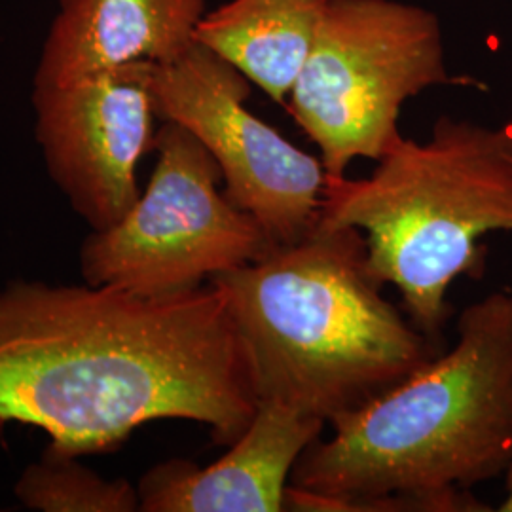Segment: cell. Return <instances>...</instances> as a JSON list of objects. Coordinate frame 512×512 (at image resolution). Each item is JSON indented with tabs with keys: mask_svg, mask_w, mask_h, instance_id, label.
Listing matches in <instances>:
<instances>
[{
	"mask_svg": "<svg viewBox=\"0 0 512 512\" xmlns=\"http://www.w3.org/2000/svg\"><path fill=\"white\" fill-rule=\"evenodd\" d=\"M255 389L215 283L175 296L110 285H0V421L50 435L73 456L118 450L145 423H202L232 446Z\"/></svg>",
	"mask_w": 512,
	"mask_h": 512,
	"instance_id": "1",
	"label": "cell"
},
{
	"mask_svg": "<svg viewBox=\"0 0 512 512\" xmlns=\"http://www.w3.org/2000/svg\"><path fill=\"white\" fill-rule=\"evenodd\" d=\"M294 465L287 511L363 512L385 495L488 512L471 494L512 463V291L458 317V342L332 425Z\"/></svg>",
	"mask_w": 512,
	"mask_h": 512,
	"instance_id": "2",
	"label": "cell"
},
{
	"mask_svg": "<svg viewBox=\"0 0 512 512\" xmlns=\"http://www.w3.org/2000/svg\"><path fill=\"white\" fill-rule=\"evenodd\" d=\"M327 423L260 401L247 431L215 463L167 459L141 476V512H281L294 465Z\"/></svg>",
	"mask_w": 512,
	"mask_h": 512,
	"instance_id": "9",
	"label": "cell"
},
{
	"mask_svg": "<svg viewBox=\"0 0 512 512\" xmlns=\"http://www.w3.org/2000/svg\"><path fill=\"white\" fill-rule=\"evenodd\" d=\"M480 86L448 73L437 14L399 0H330L289 93V112L321 150L329 177L403 141V105L421 92Z\"/></svg>",
	"mask_w": 512,
	"mask_h": 512,
	"instance_id": "5",
	"label": "cell"
},
{
	"mask_svg": "<svg viewBox=\"0 0 512 512\" xmlns=\"http://www.w3.org/2000/svg\"><path fill=\"white\" fill-rule=\"evenodd\" d=\"M319 222L363 232L366 266L401 293L410 321L446 348L448 291L482 279L488 234H512V120L440 116L431 137L391 148L366 179L329 177Z\"/></svg>",
	"mask_w": 512,
	"mask_h": 512,
	"instance_id": "4",
	"label": "cell"
},
{
	"mask_svg": "<svg viewBox=\"0 0 512 512\" xmlns=\"http://www.w3.org/2000/svg\"><path fill=\"white\" fill-rule=\"evenodd\" d=\"M152 63L59 88H35V135L55 186L92 230L118 224L139 200L137 169L154 150Z\"/></svg>",
	"mask_w": 512,
	"mask_h": 512,
	"instance_id": "8",
	"label": "cell"
},
{
	"mask_svg": "<svg viewBox=\"0 0 512 512\" xmlns=\"http://www.w3.org/2000/svg\"><path fill=\"white\" fill-rule=\"evenodd\" d=\"M207 0H57L35 88H59L131 63H169L196 42Z\"/></svg>",
	"mask_w": 512,
	"mask_h": 512,
	"instance_id": "10",
	"label": "cell"
},
{
	"mask_svg": "<svg viewBox=\"0 0 512 512\" xmlns=\"http://www.w3.org/2000/svg\"><path fill=\"white\" fill-rule=\"evenodd\" d=\"M251 84L200 42L169 63H152L148 74L156 118L188 129L209 150L226 198L251 213L277 249L315 228L329 175L319 158L247 109Z\"/></svg>",
	"mask_w": 512,
	"mask_h": 512,
	"instance_id": "7",
	"label": "cell"
},
{
	"mask_svg": "<svg viewBox=\"0 0 512 512\" xmlns=\"http://www.w3.org/2000/svg\"><path fill=\"white\" fill-rule=\"evenodd\" d=\"M499 512H512V463L507 471V495L503 499V503L497 507Z\"/></svg>",
	"mask_w": 512,
	"mask_h": 512,
	"instance_id": "13",
	"label": "cell"
},
{
	"mask_svg": "<svg viewBox=\"0 0 512 512\" xmlns=\"http://www.w3.org/2000/svg\"><path fill=\"white\" fill-rule=\"evenodd\" d=\"M154 152L152 177L128 215L82 241L86 283L175 296L274 251L258 220L220 190L219 164L188 129L164 122Z\"/></svg>",
	"mask_w": 512,
	"mask_h": 512,
	"instance_id": "6",
	"label": "cell"
},
{
	"mask_svg": "<svg viewBox=\"0 0 512 512\" xmlns=\"http://www.w3.org/2000/svg\"><path fill=\"white\" fill-rule=\"evenodd\" d=\"M226 296L256 401L325 421L353 414L444 351L385 298L361 230L304 239L211 279Z\"/></svg>",
	"mask_w": 512,
	"mask_h": 512,
	"instance_id": "3",
	"label": "cell"
},
{
	"mask_svg": "<svg viewBox=\"0 0 512 512\" xmlns=\"http://www.w3.org/2000/svg\"><path fill=\"white\" fill-rule=\"evenodd\" d=\"M78 458L48 444L14 484L19 503L40 512L141 511L137 486L126 478L107 480Z\"/></svg>",
	"mask_w": 512,
	"mask_h": 512,
	"instance_id": "12",
	"label": "cell"
},
{
	"mask_svg": "<svg viewBox=\"0 0 512 512\" xmlns=\"http://www.w3.org/2000/svg\"><path fill=\"white\" fill-rule=\"evenodd\" d=\"M330 0H230L205 14L196 42L232 63L277 103L302 71Z\"/></svg>",
	"mask_w": 512,
	"mask_h": 512,
	"instance_id": "11",
	"label": "cell"
}]
</instances>
